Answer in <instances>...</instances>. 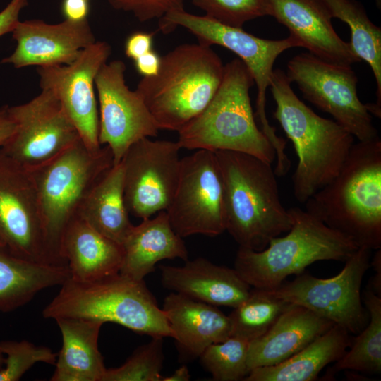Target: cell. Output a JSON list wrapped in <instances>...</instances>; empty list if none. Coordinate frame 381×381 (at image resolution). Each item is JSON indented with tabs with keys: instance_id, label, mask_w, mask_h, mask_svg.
I'll use <instances>...</instances> for the list:
<instances>
[{
	"instance_id": "cell-7",
	"label": "cell",
	"mask_w": 381,
	"mask_h": 381,
	"mask_svg": "<svg viewBox=\"0 0 381 381\" xmlns=\"http://www.w3.org/2000/svg\"><path fill=\"white\" fill-rule=\"evenodd\" d=\"M291 227L260 251L239 247L234 269L253 288L274 290L291 274L320 260L345 262L359 248L350 237L298 207L288 209Z\"/></svg>"
},
{
	"instance_id": "cell-32",
	"label": "cell",
	"mask_w": 381,
	"mask_h": 381,
	"mask_svg": "<svg viewBox=\"0 0 381 381\" xmlns=\"http://www.w3.org/2000/svg\"><path fill=\"white\" fill-rule=\"evenodd\" d=\"M249 341L230 336L223 341L208 346L199 358L214 380L238 381L249 373L247 365Z\"/></svg>"
},
{
	"instance_id": "cell-30",
	"label": "cell",
	"mask_w": 381,
	"mask_h": 381,
	"mask_svg": "<svg viewBox=\"0 0 381 381\" xmlns=\"http://www.w3.org/2000/svg\"><path fill=\"white\" fill-rule=\"evenodd\" d=\"M362 299L369 314L368 322L351 341L350 349L336 361L334 371L381 372V296L366 287Z\"/></svg>"
},
{
	"instance_id": "cell-9",
	"label": "cell",
	"mask_w": 381,
	"mask_h": 381,
	"mask_svg": "<svg viewBox=\"0 0 381 381\" xmlns=\"http://www.w3.org/2000/svg\"><path fill=\"white\" fill-rule=\"evenodd\" d=\"M177 26L187 29L199 43L210 47L217 44L229 49L245 64L257 87L255 116L260 128L275 150L277 163H286V142L277 135L276 128L267 118L266 92L277 58L286 49L300 47L298 41L291 35L277 40L260 38L243 28L227 26L205 15H193L184 9L171 11L159 20V30L162 32L169 33Z\"/></svg>"
},
{
	"instance_id": "cell-19",
	"label": "cell",
	"mask_w": 381,
	"mask_h": 381,
	"mask_svg": "<svg viewBox=\"0 0 381 381\" xmlns=\"http://www.w3.org/2000/svg\"><path fill=\"white\" fill-rule=\"evenodd\" d=\"M270 16L284 25L301 47L325 61L351 66L361 60L335 32L322 0H269Z\"/></svg>"
},
{
	"instance_id": "cell-28",
	"label": "cell",
	"mask_w": 381,
	"mask_h": 381,
	"mask_svg": "<svg viewBox=\"0 0 381 381\" xmlns=\"http://www.w3.org/2000/svg\"><path fill=\"white\" fill-rule=\"evenodd\" d=\"M123 178L121 161L93 186L78 214L100 234L121 245L133 226L125 204Z\"/></svg>"
},
{
	"instance_id": "cell-18",
	"label": "cell",
	"mask_w": 381,
	"mask_h": 381,
	"mask_svg": "<svg viewBox=\"0 0 381 381\" xmlns=\"http://www.w3.org/2000/svg\"><path fill=\"white\" fill-rule=\"evenodd\" d=\"M12 37L17 45L0 64L16 68L68 65L96 40L88 19L50 24L40 19L19 20Z\"/></svg>"
},
{
	"instance_id": "cell-33",
	"label": "cell",
	"mask_w": 381,
	"mask_h": 381,
	"mask_svg": "<svg viewBox=\"0 0 381 381\" xmlns=\"http://www.w3.org/2000/svg\"><path fill=\"white\" fill-rule=\"evenodd\" d=\"M137 348L118 368H107L102 381H162L163 337Z\"/></svg>"
},
{
	"instance_id": "cell-6",
	"label": "cell",
	"mask_w": 381,
	"mask_h": 381,
	"mask_svg": "<svg viewBox=\"0 0 381 381\" xmlns=\"http://www.w3.org/2000/svg\"><path fill=\"white\" fill-rule=\"evenodd\" d=\"M42 316L114 322L138 334L172 337L165 314L144 279L120 272L91 282L70 277L44 308Z\"/></svg>"
},
{
	"instance_id": "cell-21",
	"label": "cell",
	"mask_w": 381,
	"mask_h": 381,
	"mask_svg": "<svg viewBox=\"0 0 381 381\" xmlns=\"http://www.w3.org/2000/svg\"><path fill=\"white\" fill-rule=\"evenodd\" d=\"M162 309L181 360L199 358L208 346L231 336L229 317L217 306L171 292L165 297Z\"/></svg>"
},
{
	"instance_id": "cell-39",
	"label": "cell",
	"mask_w": 381,
	"mask_h": 381,
	"mask_svg": "<svg viewBox=\"0 0 381 381\" xmlns=\"http://www.w3.org/2000/svg\"><path fill=\"white\" fill-rule=\"evenodd\" d=\"M61 12L66 20L82 21L87 19L90 12L89 0H63Z\"/></svg>"
},
{
	"instance_id": "cell-37",
	"label": "cell",
	"mask_w": 381,
	"mask_h": 381,
	"mask_svg": "<svg viewBox=\"0 0 381 381\" xmlns=\"http://www.w3.org/2000/svg\"><path fill=\"white\" fill-rule=\"evenodd\" d=\"M153 35L138 31L130 35L125 43V54L135 61L152 49Z\"/></svg>"
},
{
	"instance_id": "cell-10",
	"label": "cell",
	"mask_w": 381,
	"mask_h": 381,
	"mask_svg": "<svg viewBox=\"0 0 381 381\" xmlns=\"http://www.w3.org/2000/svg\"><path fill=\"white\" fill-rule=\"evenodd\" d=\"M285 72L303 97L351 133L358 141L379 137L367 104L358 97V78L351 66L322 60L302 52L289 61Z\"/></svg>"
},
{
	"instance_id": "cell-16",
	"label": "cell",
	"mask_w": 381,
	"mask_h": 381,
	"mask_svg": "<svg viewBox=\"0 0 381 381\" xmlns=\"http://www.w3.org/2000/svg\"><path fill=\"white\" fill-rule=\"evenodd\" d=\"M123 61L104 64L95 78L99 99V142L107 145L114 165L128 149L143 138L156 137L159 128L143 99L126 84Z\"/></svg>"
},
{
	"instance_id": "cell-5",
	"label": "cell",
	"mask_w": 381,
	"mask_h": 381,
	"mask_svg": "<svg viewBox=\"0 0 381 381\" xmlns=\"http://www.w3.org/2000/svg\"><path fill=\"white\" fill-rule=\"evenodd\" d=\"M253 85L239 58L224 65L221 84L209 104L177 131L180 147L240 152L272 164L275 150L255 121L249 95Z\"/></svg>"
},
{
	"instance_id": "cell-4",
	"label": "cell",
	"mask_w": 381,
	"mask_h": 381,
	"mask_svg": "<svg viewBox=\"0 0 381 381\" xmlns=\"http://www.w3.org/2000/svg\"><path fill=\"white\" fill-rule=\"evenodd\" d=\"M224 69L210 46L183 44L162 56L158 73L143 77L135 90L159 130L178 131L209 104L221 84Z\"/></svg>"
},
{
	"instance_id": "cell-35",
	"label": "cell",
	"mask_w": 381,
	"mask_h": 381,
	"mask_svg": "<svg viewBox=\"0 0 381 381\" xmlns=\"http://www.w3.org/2000/svg\"><path fill=\"white\" fill-rule=\"evenodd\" d=\"M205 16L227 26L242 28L245 23L270 16L269 0H192Z\"/></svg>"
},
{
	"instance_id": "cell-27",
	"label": "cell",
	"mask_w": 381,
	"mask_h": 381,
	"mask_svg": "<svg viewBox=\"0 0 381 381\" xmlns=\"http://www.w3.org/2000/svg\"><path fill=\"white\" fill-rule=\"evenodd\" d=\"M70 277L66 265L23 259L0 246V311L15 310L40 291L61 286Z\"/></svg>"
},
{
	"instance_id": "cell-25",
	"label": "cell",
	"mask_w": 381,
	"mask_h": 381,
	"mask_svg": "<svg viewBox=\"0 0 381 381\" xmlns=\"http://www.w3.org/2000/svg\"><path fill=\"white\" fill-rule=\"evenodd\" d=\"M62 336L52 381H102L106 367L98 347L103 322L90 319L55 320Z\"/></svg>"
},
{
	"instance_id": "cell-22",
	"label": "cell",
	"mask_w": 381,
	"mask_h": 381,
	"mask_svg": "<svg viewBox=\"0 0 381 381\" xmlns=\"http://www.w3.org/2000/svg\"><path fill=\"white\" fill-rule=\"evenodd\" d=\"M334 325L305 307L290 303L263 335L249 343V372L284 361Z\"/></svg>"
},
{
	"instance_id": "cell-40",
	"label": "cell",
	"mask_w": 381,
	"mask_h": 381,
	"mask_svg": "<svg viewBox=\"0 0 381 381\" xmlns=\"http://www.w3.org/2000/svg\"><path fill=\"white\" fill-rule=\"evenodd\" d=\"M135 66L143 77L155 75L159 69L161 57L153 49L140 56L135 61Z\"/></svg>"
},
{
	"instance_id": "cell-13",
	"label": "cell",
	"mask_w": 381,
	"mask_h": 381,
	"mask_svg": "<svg viewBox=\"0 0 381 381\" xmlns=\"http://www.w3.org/2000/svg\"><path fill=\"white\" fill-rule=\"evenodd\" d=\"M165 211L181 238L226 231L223 181L214 152L197 150L181 158L177 186Z\"/></svg>"
},
{
	"instance_id": "cell-15",
	"label": "cell",
	"mask_w": 381,
	"mask_h": 381,
	"mask_svg": "<svg viewBox=\"0 0 381 381\" xmlns=\"http://www.w3.org/2000/svg\"><path fill=\"white\" fill-rule=\"evenodd\" d=\"M16 130L0 147L23 167L32 169L55 157L80 138L54 93L41 89L30 101L8 107Z\"/></svg>"
},
{
	"instance_id": "cell-29",
	"label": "cell",
	"mask_w": 381,
	"mask_h": 381,
	"mask_svg": "<svg viewBox=\"0 0 381 381\" xmlns=\"http://www.w3.org/2000/svg\"><path fill=\"white\" fill-rule=\"evenodd\" d=\"M332 18L345 23L351 31L355 54L370 67L377 84V100L381 108V28L368 18L363 4L356 0H322Z\"/></svg>"
},
{
	"instance_id": "cell-17",
	"label": "cell",
	"mask_w": 381,
	"mask_h": 381,
	"mask_svg": "<svg viewBox=\"0 0 381 381\" xmlns=\"http://www.w3.org/2000/svg\"><path fill=\"white\" fill-rule=\"evenodd\" d=\"M111 53V46L107 42L95 41L83 49L70 64L37 68L40 88L54 93L82 141L92 150L102 147L99 142V111L95 81Z\"/></svg>"
},
{
	"instance_id": "cell-31",
	"label": "cell",
	"mask_w": 381,
	"mask_h": 381,
	"mask_svg": "<svg viewBox=\"0 0 381 381\" xmlns=\"http://www.w3.org/2000/svg\"><path fill=\"white\" fill-rule=\"evenodd\" d=\"M290 303L270 291L251 288L247 298L229 315L231 336L249 342L263 335Z\"/></svg>"
},
{
	"instance_id": "cell-8",
	"label": "cell",
	"mask_w": 381,
	"mask_h": 381,
	"mask_svg": "<svg viewBox=\"0 0 381 381\" xmlns=\"http://www.w3.org/2000/svg\"><path fill=\"white\" fill-rule=\"evenodd\" d=\"M114 165L109 146L89 149L81 138L49 162L29 169L40 201L47 239L56 261L62 234L97 182Z\"/></svg>"
},
{
	"instance_id": "cell-12",
	"label": "cell",
	"mask_w": 381,
	"mask_h": 381,
	"mask_svg": "<svg viewBox=\"0 0 381 381\" xmlns=\"http://www.w3.org/2000/svg\"><path fill=\"white\" fill-rule=\"evenodd\" d=\"M0 246L28 260L59 264L50 250L30 171L0 148Z\"/></svg>"
},
{
	"instance_id": "cell-2",
	"label": "cell",
	"mask_w": 381,
	"mask_h": 381,
	"mask_svg": "<svg viewBox=\"0 0 381 381\" xmlns=\"http://www.w3.org/2000/svg\"><path fill=\"white\" fill-rule=\"evenodd\" d=\"M306 210L359 247L381 248V140L354 143L338 175Z\"/></svg>"
},
{
	"instance_id": "cell-38",
	"label": "cell",
	"mask_w": 381,
	"mask_h": 381,
	"mask_svg": "<svg viewBox=\"0 0 381 381\" xmlns=\"http://www.w3.org/2000/svg\"><path fill=\"white\" fill-rule=\"evenodd\" d=\"M28 5V0H11L0 11V37L11 32L20 20L22 10Z\"/></svg>"
},
{
	"instance_id": "cell-44",
	"label": "cell",
	"mask_w": 381,
	"mask_h": 381,
	"mask_svg": "<svg viewBox=\"0 0 381 381\" xmlns=\"http://www.w3.org/2000/svg\"><path fill=\"white\" fill-rule=\"evenodd\" d=\"M4 363V355L0 349V369L3 367Z\"/></svg>"
},
{
	"instance_id": "cell-34",
	"label": "cell",
	"mask_w": 381,
	"mask_h": 381,
	"mask_svg": "<svg viewBox=\"0 0 381 381\" xmlns=\"http://www.w3.org/2000/svg\"><path fill=\"white\" fill-rule=\"evenodd\" d=\"M0 349L4 355L0 381L19 380L37 363L54 365L57 356L49 348L37 346L26 340L2 341Z\"/></svg>"
},
{
	"instance_id": "cell-36",
	"label": "cell",
	"mask_w": 381,
	"mask_h": 381,
	"mask_svg": "<svg viewBox=\"0 0 381 381\" xmlns=\"http://www.w3.org/2000/svg\"><path fill=\"white\" fill-rule=\"evenodd\" d=\"M115 10L128 12L140 22L161 19L166 14L184 9V0H107Z\"/></svg>"
},
{
	"instance_id": "cell-42",
	"label": "cell",
	"mask_w": 381,
	"mask_h": 381,
	"mask_svg": "<svg viewBox=\"0 0 381 381\" xmlns=\"http://www.w3.org/2000/svg\"><path fill=\"white\" fill-rule=\"evenodd\" d=\"M371 265L375 270V275L370 281L368 288L370 289L376 294L381 296V250H375Z\"/></svg>"
},
{
	"instance_id": "cell-45",
	"label": "cell",
	"mask_w": 381,
	"mask_h": 381,
	"mask_svg": "<svg viewBox=\"0 0 381 381\" xmlns=\"http://www.w3.org/2000/svg\"><path fill=\"white\" fill-rule=\"evenodd\" d=\"M377 6L380 8L381 0H375Z\"/></svg>"
},
{
	"instance_id": "cell-11",
	"label": "cell",
	"mask_w": 381,
	"mask_h": 381,
	"mask_svg": "<svg viewBox=\"0 0 381 381\" xmlns=\"http://www.w3.org/2000/svg\"><path fill=\"white\" fill-rule=\"evenodd\" d=\"M370 249L359 247L336 276L320 279L301 273L269 291L357 334L369 320L368 312L362 303L361 284L370 265Z\"/></svg>"
},
{
	"instance_id": "cell-14",
	"label": "cell",
	"mask_w": 381,
	"mask_h": 381,
	"mask_svg": "<svg viewBox=\"0 0 381 381\" xmlns=\"http://www.w3.org/2000/svg\"><path fill=\"white\" fill-rule=\"evenodd\" d=\"M181 147L178 142L143 138L128 149L123 166V193L128 213L142 219L165 211L179 179Z\"/></svg>"
},
{
	"instance_id": "cell-3",
	"label": "cell",
	"mask_w": 381,
	"mask_h": 381,
	"mask_svg": "<svg viewBox=\"0 0 381 381\" xmlns=\"http://www.w3.org/2000/svg\"><path fill=\"white\" fill-rule=\"evenodd\" d=\"M214 153L223 181L226 231L239 247L260 251L291 227L272 164L240 152Z\"/></svg>"
},
{
	"instance_id": "cell-20",
	"label": "cell",
	"mask_w": 381,
	"mask_h": 381,
	"mask_svg": "<svg viewBox=\"0 0 381 381\" xmlns=\"http://www.w3.org/2000/svg\"><path fill=\"white\" fill-rule=\"evenodd\" d=\"M185 262L183 266L159 267L165 289L215 306L235 308L248 296L252 287L234 268L204 258Z\"/></svg>"
},
{
	"instance_id": "cell-26",
	"label": "cell",
	"mask_w": 381,
	"mask_h": 381,
	"mask_svg": "<svg viewBox=\"0 0 381 381\" xmlns=\"http://www.w3.org/2000/svg\"><path fill=\"white\" fill-rule=\"evenodd\" d=\"M349 332L334 324L284 361L252 369L244 381H312L328 364L336 362L349 348Z\"/></svg>"
},
{
	"instance_id": "cell-23",
	"label": "cell",
	"mask_w": 381,
	"mask_h": 381,
	"mask_svg": "<svg viewBox=\"0 0 381 381\" xmlns=\"http://www.w3.org/2000/svg\"><path fill=\"white\" fill-rule=\"evenodd\" d=\"M71 278L91 282L117 274L123 260L121 244L102 235L79 217L64 230L59 245Z\"/></svg>"
},
{
	"instance_id": "cell-41",
	"label": "cell",
	"mask_w": 381,
	"mask_h": 381,
	"mask_svg": "<svg viewBox=\"0 0 381 381\" xmlns=\"http://www.w3.org/2000/svg\"><path fill=\"white\" fill-rule=\"evenodd\" d=\"M8 107H0V147L7 143L16 130V123L9 113Z\"/></svg>"
},
{
	"instance_id": "cell-24",
	"label": "cell",
	"mask_w": 381,
	"mask_h": 381,
	"mask_svg": "<svg viewBox=\"0 0 381 381\" xmlns=\"http://www.w3.org/2000/svg\"><path fill=\"white\" fill-rule=\"evenodd\" d=\"M122 246L124 254L119 272L138 280L154 272L155 265L161 260H188L184 241L174 231L166 211L133 225Z\"/></svg>"
},
{
	"instance_id": "cell-43",
	"label": "cell",
	"mask_w": 381,
	"mask_h": 381,
	"mask_svg": "<svg viewBox=\"0 0 381 381\" xmlns=\"http://www.w3.org/2000/svg\"><path fill=\"white\" fill-rule=\"evenodd\" d=\"M190 375L186 365H182L176 369L171 375L163 377L162 381H188Z\"/></svg>"
},
{
	"instance_id": "cell-1",
	"label": "cell",
	"mask_w": 381,
	"mask_h": 381,
	"mask_svg": "<svg viewBox=\"0 0 381 381\" xmlns=\"http://www.w3.org/2000/svg\"><path fill=\"white\" fill-rule=\"evenodd\" d=\"M286 73L273 70L270 90L276 103L273 117L292 142L298 161L293 193L305 203L339 173L355 138L337 121L322 118L294 93Z\"/></svg>"
}]
</instances>
